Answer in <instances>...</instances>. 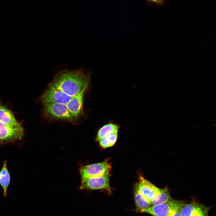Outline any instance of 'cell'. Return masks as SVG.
I'll list each match as a JSON object with an SVG mask.
<instances>
[{
  "label": "cell",
  "instance_id": "cell-3",
  "mask_svg": "<svg viewBox=\"0 0 216 216\" xmlns=\"http://www.w3.org/2000/svg\"><path fill=\"white\" fill-rule=\"evenodd\" d=\"M183 204L182 202L172 199L162 204L152 206L140 212L147 213L153 216H172L179 210Z\"/></svg>",
  "mask_w": 216,
  "mask_h": 216
},
{
  "label": "cell",
  "instance_id": "cell-5",
  "mask_svg": "<svg viewBox=\"0 0 216 216\" xmlns=\"http://www.w3.org/2000/svg\"><path fill=\"white\" fill-rule=\"evenodd\" d=\"M24 135L23 127L14 128L0 121V144L12 142L21 140Z\"/></svg>",
  "mask_w": 216,
  "mask_h": 216
},
{
  "label": "cell",
  "instance_id": "cell-18",
  "mask_svg": "<svg viewBox=\"0 0 216 216\" xmlns=\"http://www.w3.org/2000/svg\"><path fill=\"white\" fill-rule=\"evenodd\" d=\"M190 216H194V215H191Z\"/></svg>",
  "mask_w": 216,
  "mask_h": 216
},
{
  "label": "cell",
  "instance_id": "cell-9",
  "mask_svg": "<svg viewBox=\"0 0 216 216\" xmlns=\"http://www.w3.org/2000/svg\"><path fill=\"white\" fill-rule=\"evenodd\" d=\"M85 90L72 97L66 104L67 108L72 116L76 120L83 113L84 94Z\"/></svg>",
  "mask_w": 216,
  "mask_h": 216
},
{
  "label": "cell",
  "instance_id": "cell-16",
  "mask_svg": "<svg viewBox=\"0 0 216 216\" xmlns=\"http://www.w3.org/2000/svg\"><path fill=\"white\" fill-rule=\"evenodd\" d=\"M149 1L158 4L160 5H162L164 4V2L163 0H147Z\"/></svg>",
  "mask_w": 216,
  "mask_h": 216
},
{
  "label": "cell",
  "instance_id": "cell-6",
  "mask_svg": "<svg viewBox=\"0 0 216 216\" xmlns=\"http://www.w3.org/2000/svg\"><path fill=\"white\" fill-rule=\"evenodd\" d=\"M111 166L107 161L81 166L80 172L82 181L89 178L110 173Z\"/></svg>",
  "mask_w": 216,
  "mask_h": 216
},
{
  "label": "cell",
  "instance_id": "cell-2",
  "mask_svg": "<svg viewBox=\"0 0 216 216\" xmlns=\"http://www.w3.org/2000/svg\"><path fill=\"white\" fill-rule=\"evenodd\" d=\"M43 113L46 117L54 119L66 120L74 123L76 120L68 111L66 105L52 104L44 105Z\"/></svg>",
  "mask_w": 216,
  "mask_h": 216
},
{
  "label": "cell",
  "instance_id": "cell-15",
  "mask_svg": "<svg viewBox=\"0 0 216 216\" xmlns=\"http://www.w3.org/2000/svg\"><path fill=\"white\" fill-rule=\"evenodd\" d=\"M117 133H115L106 136L99 141L100 145L104 148L113 146L117 140Z\"/></svg>",
  "mask_w": 216,
  "mask_h": 216
},
{
  "label": "cell",
  "instance_id": "cell-17",
  "mask_svg": "<svg viewBox=\"0 0 216 216\" xmlns=\"http://www.w3.org/2000/svg\"><path fill=\"white\" fill-rule=\"evenodd\" d=\"M179 211V210L177 211L172 216H181Z\"/></svg>",
  "mask_w": 216,
  "mask_h": 216
},
{
  "label": "cell",
  "instance_id": "cell-8",
  "mask_svg": "<svg viewBox=\"0 0 216 216\" xmlns=\"http://www.w3.org/2000/svg\"><path fill=\"white\" fill-rule=\"evenodd\" d=\"M137 189L150 202L159 193L160 189L141 176L139 183L136 185Z\"/></svg>",
  "mask_w": 216,
  "mask_h": 216
},
{
  "label": "cell",
  "instance_id": "cell-7",
  "mask_svg": "<svg viewBox=\"0 0 216 216\" xmlns=\"http://www.w3.org/2000/svg\"><path fill=\"white\" fill-rule=\"evenodd\" d=\"M110 173L86 178L82 181L81 189L110 190Z\"/></svg>",
  "mask_w": 216,
  "mask_h": 216
},
{
  "label": "cell",
  "instance_id": "cell-1",
  "mask_svg": "<svg viewBox=\"0 0 216 216\" xmlns=\"http://www.w3.org/2000/svg\"><path fill=\"white\" fill-rule=\"evenodd\" d=\"M90 80V74L81 70H64L58 73L50 84L73 97L86 90Z\"/></svg>",
  "mask_w": 216,
  "mask_h": 216
},
{
  "label": "cell",
  "instance_id": "cell-10",
  "mask_svg": "<svg viewBox=\"0 0 216 216\" xmlns=\"http://www.w3.org/2000/svg\"><path fill=\"white\" fill-rule=\"evenodd\" d=\"M0 121L11 127L20 128L22 126L16 119L13 113L5 106L0 104Z\"/></svg>",
  "mask_w": 216,
  "mask_h": 216
},
{
  "label": "cell",
  "instance_id": "cell-4",
  "mask_svg": "<svg viewBox=\"0 0 216 216\" xmlns=\"http://www.w3.org/2000/svg\"><path fill=\"white\" fill-rule=\"evenodd\" d=\"M72 97L50 84L40 98L44 105L52 104H67Z\"/></svg>",
  "mask_w": 216,
  "mask_h": 216
},
{
  "label": "cell",
  "instance_id": "cell-11",
  "mask_svg": "<svg viewBox=\"0 0 216 216\" xmlns=\"http://www.w3.org/2000/svg\"><path fill=\"white\" fill-rule=\"evenodd\" d=\"M7 160L3 162V166L0 170V185L3 190V196L4 197L8 196L7 190L9 185L10 177L7 166Z\"/></svg>",
  "mask_w": 216,
  "mask_h": 216
},
{
  "label": "cell",
  "instance_id": "cell-14",
  "mask_svg": "<svg viewBox=\"0 0 216 216\" xmlns=\"http://www.w3.org/2000/svg\"><path fill=\"white\" fill-rule=\"evenodd\" d=\"M134 198L136 211L139 212L151 206L150 202L136 189L134 191Z\"/></svg>",
  "mask_w": 216,
  "mask_h": 216
},
{
  "label": "cell",
  "instance_id": "cell-13",
  "mask_svg": "<svg viewBox=\"0 0 216 216\" xmlns=\"http://www.w3.org/2000/svg\"><path fill=\"white\" fill-rule=\"evenodd\" d=\"M172 200L167 189L165 188L160 189L159 193L151 201L150 203L151 206L158 205L166 203Z\"/></svg>",
  "mask_w": 216,
  "mask_h": 216
},
{
  "label": "cell",
  "instance_id": "cell-12",
  "mask_svg": "<svg viewBox=\"0 0 216 216\" xmlns=\"http://www.w3.org/2000/svg\"><path fill=\"white\" fill-rule=\"evenodd\" d=\"M118 126L112 123L105 125L99 130L97 136V140L99 142L106 136L115 133H117Z\"/></svg>",
  "mask_w": 216,
  "mask_h": 216
}]
</instances>
